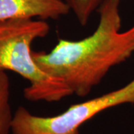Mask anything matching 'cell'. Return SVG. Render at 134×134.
Wrapping results in <instances>:
<instances>
[{"label": "cell", "mask_w": 134, "mask_h": 134, "mask_svg": "<svg viewBox=\"0 0 134 134\" xmlns=\"http://www.w3.org/2000/svg\"><path fill=\"white\" fill-rule=\"evenodd\" d=\"M134 104V78L125 86L102 96L71 105L54 116H39L19 107L14 113L12 134H80V127L104 110Z\"/></svg>", "instance_id": "3957f363"}, {"label": "cell", "mask_w": 134, "mask_h": 134, "mask_svg": "<svg viewBox=\"0 0 134 134\" xmlns=\"http://www.w3.org/2000/svg\"><path fill=\"white\" fill-rule=\"evenodd\" d=\"M120 0H104L99 22L90 36L79 40L60 39L49 52H34L43 72L65 83L72 94L87 96L113 67L134 54V25L121 31Z\"/></svg>", "instance_id": "6da1fadb"}, {"label": "cell", "mask_w": 134, "mask_h": 134, "mask_svg": "<svg viewBox=\"0 0 134 134\" xmlns=\"http://www.w3.org/2000/svg\"><path fill=\"white\" fill-rule=\"evenodd\" d=\"M14 114L10 104V81L6 72L0 71V134H10Z\"/></svg>", "instance_id": "5b68a950"}, {"label": "cell", "mask_w": 134, "mask_h": 134, "mask_svg": "<svg viewBox=\"0 0 134 134\" xmlns=\"http://www.w3.org/2000/svg\"><path fill=\"white\" fill-rule=\"evenodd\" d=\"M50 31L42 19L0 21V71H11L29 81L23 95L30 101L56 102L73 95L62 81L46 74L33 58L31 46Z\"/></svg>", "instance_id": "7a4b0ae2"}, {"label": "cell", "mask_w": 134, "mask_h": 134, "mask_svg": "<svg viewBox=\"0 0 134 134\" xmlns=\"http://www.w3.org/2000/svg\"><path fill=\"white\" fill-rule=\"evenodd\" d=\"M70 9L63 0H0V21L8 19H58Z\"/></svg>", "instance_id": "277c9868"}, {"label": "cell", "mask_w": 134, "mask_h": 134, "mask_svg": "<svg viewBox=\"0 0 134 134\" xmlns=\"http://www.w3.org/2000/svg\"><path fill=\"white\" fill-rule=\"evenodd\" d=\"M74 14L77 21L86 26L92 14L98 10L104 0H63Z\"/></svg>", "instance_id": "8992f818"}]
</instances>
